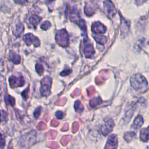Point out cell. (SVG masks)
<instances>
[{
  "mask_svg": "<svg viewBox=\"0 0 149 149\" xmlns=\"http://www.w3.org/2000/svg\"><path fill=\"white\" fill-rule=\"evenodd\" d=\"M130 84L136 90L139 91H144L148 86L146 78L140 74H134L130 78Z\"/></svg>",
  "mask_w": 149,
  "mask_h": 149,
  "instance_id": "1",
  "label": "cell"
},
{
  "mask_svg": "<svg viewBox=\"0 0 149 149\" xmlns=\"http://www.w3.org/2000/svg\"><path fill=\"white\" fill-rule=\"evenodd\" d=\"M56 42L62 47H66L68 45L69 37L65 30H61L56 33L55 37Z\"/></svg>",
  "mask_w": 149,
  "mask_h": 149,
  "instance_id": "2",
  "label": "cell"
},
{
  "mask_svg": "<svg viewBox=\"0 0 149 149\" xmlns=\"http://www.w3.org/2000/svg\"><path fill=\"white\" fill-rule=\"evenodd\" d=\"M52 79L49 76H46L41 81V93L42 95L47 96L50 94Z\"/></svg>",
  "mask_w": 149,
  "mask_h": 149,
  "instance_id": "3",
  "label": "cell"
},
{
  "mask_svg": "<svg viewBox=\"0 0 149 149\" xmlns=\"http://www.w3.org/2000/svg\"><path fill=\"white\" fill-rule=\"evenodd\" d=\"M35 134L34 131H32L26 134L22 138L20 139L21 144L23 146H30L33 145L35 142Z\"/></svg>",
  "mask_w": 149,
  "mask_h": 149,
  "instance_id": "4",
  "label": "cell"
},
{
  "mask_svg": "<svg viewBox=\"0 0 149 149\" xmlns=\"http://www.w3.org/2000/svg\"><path fill=\"white\" fill-rule=\"evenodd\" d=\"M104 6L105 12L108 16L112 17L115 15L116 13V10L113 3L109 0L105 1L104 2Z\"/></svg>",
  "mask_w": 149,
  "mask_h": 149,
  "instance_id": "5",
  "label": "cell"
},
{
  "mask_svg": "<svg viewBox=\"0 0 149 149\" xmlns=\"http://www.w3.org/2000/svg\"><path fill=\"white\" fill-rule=\"evenodd\" d=\"M118 148V137L116 134H111L109 136L105 149H117Z\"/></svg>",
  "mask_w": 149,
  "mask_h": 149,
  "instance_id": "6",
  "label": "cell"
},
{
  "mask_svg": "<svg viewBox=\"0 0 149 149\" xmlns=\"http://www.w3.org/2000/svg\"><path fill=\"white\" fill-rule=\"evenodd\" d=\"M114 126V123L111 119H107L105 121V125L101 127V132L104 136H107L112 130Z\"/></svg>",
  "mask_w": 149,
  "mask_h": 149,
  "instance_id": "7",
  "label": "cell"
},
{
  "mask_svg": "<svg viewBox=\"0 0 149 149\" xmlns=\"http://www.w3.org/2000/svg\"><path fill=\"white\" fill-rule=\"evenodd\" d=\"M23 40L27 45H29L33 44L36 47L40 45V41L37 37L33 36L32 34H27L23 37Z\"/></svg>",
  "mask_w": 149,
  "mask_h": 149,
  "instance_id": "8",
  "label": "cell"
},
{
  "mask_svg": "<svg viewBox=\"0 0 149 149\" xmlns=\"http://www.w3.org/2000/svg\"><path fill=\"white\" fill-rule=\"evenodd\" d=\"M9 84L11 87L22 86L24 83V80L22 77H16L12 76L9 77Z\"/></svg>",
  "mask_w": 149,
  "mask_h": 149,
  "instance_id": "9",
  "label": "cell"
},
{
  "mask_svg": "<svg viewBox=\"0 0 149 149\" xmlns=\"http://www.w3.org/2000/svg\"><path fill=\"white\" fill-rule=\"evenodd\" d=\"M91 29L94 33H98V34L105 33L107 30L106 27L100 22H97L94 23L92 25Z\"/></svg>",
  "mask_w": 149,
  "mask_h": 149,
  "instance_id": "10",
  "label": "cell"
},
{
  "mask_svg": "<svg viewBox=\"0 0 149 149\" xmlns=\"http://www.w3.org/2000/svg\"><path fill=\"white\" fill-rule=\"evenodd\" d=\"M144 123V119L141 115H137L134 119L132 125V128L133 129H139Z\"/></svg>",
  "mask_w": 149,
  "mask_h": 149,
  "instance_id": "11",
  "label": "cell"
},
{
  "mask_svg": "<svg viewBox=\"0 0 149 149\" xmlns=\"http://www.w3.org/2000/svg\"><path fill=\"white\" fill-rule=\"evenodd\" d=\"M140 138L143 141H147L149 140V126L146 128H143L140 131Z\"/></svg>",
  "mask_w": 149,
  "mask_h": 149,
  "instance_id": "12",
  "label": "cell"
},
{
  "mask_svg": "<svg viewBox=\"0 0 149 149\" xmlns=\"http://www.w3.org/2000/svg\"><path fill=\"white\" fill-rule=\"evenodd\" d=\"M85 56L87 58H91L94 54L93 46L91 44H87L84 49Z\"/></svg>",
  "mask_w": 149,
  "mask_h": 149,
  "instance_id": "13",
  "label": "cell"
},
{
  "mask_svg": "<svg viewBox=\"0 0 149 149\" xmlns=\"http://www.w3.org/2000/svg\"><path fill=\"white\" fill-rule=\"evenodd\" d=\"M120 18H122V23H121V31L122 34H126L129 30V26L126 22V20L120 16Z\"/></svg>",
  "mask_w": 149,
  "mask_h": 149,
  "instance_id": "14",
  "label": "cell"
},
{
  "mask_svg": "<svg viewBox=\"0 0 149 149\" xmlns=\"http://www.w3.org/2000/svg\"><path fill=\"white\" fill-rule=\"evenodd\" d=\"M93 37L95 39V40L100 44H105L107 41V38L102 35L94 34Z\"/></svg>",
  "mask_w": 149,
  "mask_h": 149,
  "instance_id": "15",
  "label": "cell"
},
{
  "mask_svg": "<svg viewBox=\"0 0 149 149\" xmlns=\"http://www.w3.org/2000/svg\"><path fill=\"white\" fill-rule=\"evenodd\" d=\"M136 133L134 132L133 131H129V132H127L124 134L123 136V138L125 139V140L127 142H130L132 140H133L135 137H136Z\"/></svg>",
  "mask_w": 149,
  "mask_h": 149,
  "instance_id": "16",
  "label": "cell"
},
{
  "mask_svg": "<svg viewBox=\"0 0 149 149\" xmlns=\"http://www.w3.org/2000/svg\"><path fill=\"white\" fill-rule=\"evenodd\" d=\"M41 18L37 16H32L30 18V23L31 24L36 26L40 22Z\"/></svg>",
  "mask_w": 149,
  "mask_h": 149,
  "instance_id": "17",
  "label": "cell"
},
{
  "mask_svg": "<svg viewBox=\"0 0 149 149\" xmlns=\"http://www.w3.org/2000/svg\"><path fill=\"white\" fill-rule=\"evenodd\" d=\"M102 102V100L100 97H97V98H94L93 100H91L90 102V104L91 107L94 108L96 106L101 104Z\"/></svg>",
  "mask_w": 149,
  "mask_h": 149,
  "instance_id": "18",
  "label": "cell"
},
{
  "mask_svg": "<svg viewBox=\"0 0 149 149\" xmlns=\"http://www.w3.org/2000/svg\"><path fill=\"white\" fill-rule=\"evenodd\" d=\"M14 63H19L20 62V57L19 55L12 54L10 55V58H9Z\"/></svg>",
  "mask_w": 149,
  "mask_h": 149,
  "instance_id": "19",
  "label": "cell"
},
{
  "mask_svg": "<svg viewBox=\"0 0 149 149\" xmlns=\"http://www.w3.org/2000/svg\"><path fill=\"white\" fill-rule=\"evenodd\" d=\"M84 12L87 16H91L94 13V10L91 6L86 5L84 8Z\"/></svg>",
  "mask_w": 149,
  "mask_h": 149,
  "instance_id": "20",
  "label": "cell"
},
{
  "mask_svg": "<svg viewBox=\"0 0 149 149\" xmlns=\"http://www.w3.org/2000/svg\"><path fill=\"white\" fill-rule=\"evenodd\" d=\"M23 26L22 24V23H19V24H16V33L15 34L16 36H19V34L23 31Z\"/></svg>",
  "mask_w": 149,
  "mask_h": 149,
  "instance_id": "21",
  "label": "cell"
},
{
  "mask_svg": "<svg viewBox=\"0 0 149 149\" xmlns=\"http://www.w3.org/2000/svg\"><path fill=\"white\" fill-rule=\"evenodd\" d=\"M74 108H75V109H76V111L81 112L83 111V107L81 104L80 103V102L79 101H77L75 102Z\"/></svg>",
  "mask_w": 149,
  "mask_h": 149,
  "instance_id": "22",
  "label": "cell"
},
{
  "mask_svg": "<svg viewBox=\"0 0 149 149\" xmlns=\"http://www.w3.org/2000/svg\"><path fill=\"white\" fill-rule=\"evenodd\" d=\"M36 70L37 72V73L41 75V74H42L43 73V72H44V69L43 66L41 64L37 63L36 65Z\"/></svg>",
  "mask_w": 149,
  "mask_h": 149,
  "instance_id": "23",
  "label": "cell"
},
{
  "mask_svg": "<svg viewBox=\"0 0 149 149\" xmlns=\"http://www.w3.org/2000/svg\"><path fill=\"white\" fill-rule=\"evenodd\" d=\"M51 26V23L49 22L48 21H45V22H44L41 25V28L43 30H47L49 27Z\"/></svg>",
  "mask_w": 149,
  "mask_h": 149,
  "instance_id": "24",
  "label": "cell"
},
{
  "mask_svg": "<svg viewBox=\"0 0 149 149\" xmlns=\"http://www.w3.org/2000/svg\"><path fill=\"white\" fill-rule=\"evenodd\" d=\"M4 146H5V139H4V137L0 133V147L1 148H2V149H3Z\"/></svg>",
  "mask_w": 149,
  "mask_h": 149,
  "instance_id": "25",
  "label": "cell"
},
{
  "mask_svg": "<svg viewBox=\"0 0 149 149\" xmlns=\"http://www.w3.org/2000/svg\"><path fill=\"white\" fill-rule=\"evenodd\" d=\"M71 72H72L71 70H65L62 72V73H61V75L63 76H65L69 74Z\"/></svg>",
  "mask_w": 149,
  "mask_h": 149,
  "instance_id": "26",
  "label": "cell"
},
{
  "mask_svg": "<svg viewBox=\"0 0 149 149\" xmlns=\"http://www.w3.org/2000/svg\"><path fill=\"white\" fill-rule=\"evenodd\" d=\"M56 116L59 119H62L63 117V113L61 111H58L56 113Z\"/></svg>",
  "mask_w": 149,
  "mask_h": 149,
  "instance_id": "27",
  "label": "cell"
},
{
  "mask_svg": "<svg viewBox=\"0 0 149 149\" xmlns=\"http://www.w3.org/2000/svg\"><path fill=\"white\" fill-rule=\"evenodd\" d=\"M40 114V108L36 109V110L34 112V116L36 117V118H38Z\"/></svg>",
  "mask_w": 149,
  "mask_h": 149,
  "instance_id": "28",
  "label": "cell"
},
{
  "mask_svg": "<svg viewBox=\"0 0 149 149\" xmlns=\"http://www.w3.org/2000/svg\"><path fill=\"white\" fill-rule=\"evenodd\" d=\"M146 1V0H135V2L137 5H142Z\"/></svg>",
  "mask_w": 149,
  "mask_h": 149,
  "instance_id": "29",
  "label": "cell"
},
{
  "mask_svg": "<svg viewBox=\"0 0 149 149\" xmlns=\"http://www.w3.org/2000/svg\"><path fill=\"white\" fill-rule=\"evenodd\" d=\"M15 1L16 3H19V4H22V5L24 4L27 2V0H15Z\"/></svg>",
  "mask_w": 149,
  "mask_h": 149,
  "instance_id": "30",
  "label": "cell"
},
{
  "mask_svg": "<svg viewBox=\"0 0 149 149\" xmlns=\"http://www.w3.org/2000/svg\"><path fill=\"white\" fill-rule=\"evenodd\" d=\"M27 93H28V89L26 90H24V91H23L22 93V95L23 97H26V96H27Z\"/></svg>",
  "mask_w": 149,
  "mask_h": 149,
  "instance_id": "31",
  "label": "cell"
},
{
  "mask_svg": "<svg viewBox=\"0 0 149 149\" xmlns=\"http://www.w3.org/2000/svg\"><path fill=\"white\" fill-rule=\"evenodd\" d=\"M8 149H13V148H9Z\"/></svg>",
  "mask_w": 149,
  "mask_h": 149,
  "instance_id": "32",
  "label": "cell"
}]
</instances>
